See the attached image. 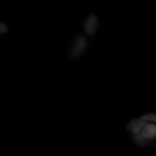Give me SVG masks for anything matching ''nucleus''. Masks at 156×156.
<instances>
[{"label":"nucleus","mask_w":156,"mask_h":156,"mask_svg":"<svg viewBox=\"0 0 156 156\" xmlns=\"http://www.w3.org/2000/svg\"><path fill=\"white\" fill-rule=\"evenodd\" d=\"M87 45L86 40L83 36L80 35L76 40L71 52V56L73 58H77L84 52Z\"/></svg>","instance_id":"nucleus-1"},{"label":"nucleus","mask_w":156,"mask_h":156,"mask_svg":"<svg viewBox=\"0 0 156 156\" xmlns=\"http://www.w3.org/2000/svg\"><path fill=\"white\" fill-rule=\"evenodd\" d=\"M147 121L143 119H135L131 120L127 125L126 128L127 130L136 134L140 131L143 127L147 124Z\"/></svg>","instance_id":"nucleus-2"},{"label":"nucleus","mask_w":156,"mask_h":156,"mask_svg":"<svg viewBox=\"0 0 156 156\" xmlns=\"http://www.w3.org/2000/svg\"><path fill=\"white\" fill-rule=\"evenodd\" d=\"M98 20L97 17L92 14L88 18L85 24V30L88 35H92L95 33L97 30Z\"/></svg>","instance_id":"nucleus-3"},{"label":"nucleus","mask_w":156,"mask_h":156,"mask_svg":"<svg viewBox=\"0 0 156 156\" xmlns=\"http://www.w3.org/2000/svg\"><path fill=\"white\" fill-rule=\"evenodd\" d=\"M144 139H152L156 137V125L147 124L144 125L139 131Z\"/></svg>","instance_id":"nucleus-4"},{"label":"nucleus","mask_w":156,"mask_h":156,"mask_svg":"<svg viewBox=\"0 0 156 156\" xmlns=\"http://www.w3.org/2000/svg\"><path fill=\"white\" fill-rule=\"evenodd\" d=\"M141 119L147 121H152L156 122V113L149 114L141 117Z\"/></svg>","instance_id":"nucleus-5"},{"label":"nucleus","mask_w":156,"mask_h":156,"mask_svg":"<svg viewBox=\"0 0 156 156\" xmlns=\"http://www.w3.org/2000/svg\"><path fill=\"white\" fill-rule=\"evenodd\" d=\"M8 31L7 27L5 24L0 21V33H6Z\"/></svg>","instance_id":"nucleus-6"}]
</instances>
